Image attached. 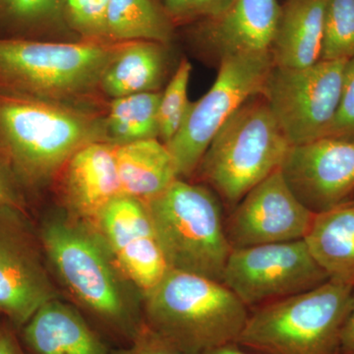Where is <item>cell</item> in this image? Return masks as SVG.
<instances>
[{"label":"cell","instance_id":"6da1fadb","mask_svg":"<svg viewBox=\"0 0 354 354\" xmlns=\"http://www.w3.org/2000/svg\"><path fill=\"white\" fill-rule=\"evenodd\" d=\"M106 141L104 118L88 106L0 93V144L24 183L41 185L82 147Z\"/></svg>","mask_w":354,"mask_h":354},{"label":"cell","instance_id":"7a4b0ae2","mask_svg":"<svg viewBox=\"0 0 354 354\" xmlns=\"http://www.w3.org/2000/svg\"><path fill=\"white\" fill-rule=\"evenodd\" d=\"M144 298L147 327L184 354L236 342L250 312L221 281L176 270Z\"/></svg>","mask_w":354,"mask_h":354},{"label":"cell","instance_id":"3957f363","mask_svg":"<svg viewBox=\"0 0 354 354\" xmlns=\"http://www.w3.org/2000/svg\"><path fill=\"white\" fill-rule=\"evenodd\" d=\"M41 242L71 295L106 334L128 346L143 326V315L125 299L118 268L97 234L78 221L55 218L44 223Z\"/></svg>","mask_w":354,"mask_h":354},{"label":"cell","instance_id":"277c9868","mask_svg":"<svg viewBox=\"0 0 354 354\" xmlns=\"http://www.w3.org/2000/svg\"><path fill=\"white\" fill-rule=\"evenodd\" d=\"M125 43L0 39V85L15 94L88 106Z\"/></svg>","mask_w":354,"mask_h":354},{"label":"cell","instance_id":"5b68a950","mask_svg":"<svg viewBox=\"0 0 354 354\" xmlns=\"http://www.w3.org/2000/svg\"><path fill=\"white\" fill-rule=\"evenodd\" d=\"M353 288L329 279L251 310L236 342L252 354H339Z\"/></svg>","mask_w":354,"mask_h":354},{"label":"cell","instance_id":"8992f818","mask_svg":"<svg viewBox=\"0 0 354 354\" xmlns=\"http://www.w3.org/2000/svg\"><path fill=\"white\" fill-rule=\"evenodd\" d=\"M146 205L169 269L221 283L232 247L220 197L207 186L177 178Z\"/></svg>","mask_w":354,"mask_h":354},{"label":"cell","instance_id":"52a82bcc","mask_svg":"<svg viewBox=\"0 0 354 354\" xmlns=\"http://www.w3.org/2000/svg\"><path fill=\"white\" fill-rule=\"evenodd\" d=\"M290 147L265 97L257 95L216 133L197 171L232 209L249 191L279 171Z\"/></svg>","mask_w":354,"mask_h":354},{"label":"cell","instance_id":"ba28073f","mask_svg":"<svg viewBox=\"0 0 354 354\" xmlns=\"http://www.w3.org/2000/svg\"><path fill=\"white\" fill-rule=\"evenodd\" d=\"M272 66L271 53L221 58L215 82L201 99L190 102L176 136L165 144L179 178H189L197 171L216 133L242 104L262 94Z\"/></svg>","mask_w":354,"mask_h":354},{"label":"cell","instance_id":"9c48e42d","mask_svg":"<svg viewBox=\"0 0 354 354\" xmlns=\"http://www.w3.org/2000/svg\"><path fill=\"white\" fill-rule=\"evenodd\" d=\"M346 60L272 66L262 95L291 145L324 138L337 111Z\"/></svg>","mask_w":354,"mask_h":354},{"label":"cell","instance_id":"30bf717a","mask_svg":"<svg viewBox=\"0 0 354 354\" xmlns=\"http://www.w3.org/2000/svg\"><path fill=\"white\" fill-rule=\"evenodd\" d=\"M329 277L304 239L232 249L221 283L249 311L315 288Z\"/></svg>","mask_w":354,"mask_h":354},{"label":"cell","instance_id":"8fae6325","mask_svg":"<svg viewBox=\"0 0 354 354\" xmlns=\"http://www.w3.org/2000/svg\"><path fill=\"white\" fill-rule=\"evenodd\" d=\"M93 225L118 271L143 295L171 270L145 202L121 195L102 209Z\"/></svg>","mask_w":354,"mask_h":354},{"label":"cell","instance_id":"7c38bea8","mask_svg":"<svg viewBox=\"0 0 354 354\" xmlns=\"http://www.w3.org/2000/svg\"><path fill=\"white\" fill-rule=\"evenodd\" d=\"M21 213L0 209V313L18 329L44 304L57 298Z\"/></svg>","mask_w":354,"mask_h":354},{"label":"cell","instance_id":"4fadbf2b","mask_svg":"<svg viewBox=\"0 0 354 354\" xmlns=\"http://www.w3.org/2000/svg\"><path fill=\"white\" fill-rule=\"evenodd\" d=\"M279 171L305 208L324 213L354 197V143L321 138L291 145Z\"/></svg>","mask_w":354,"mask_h":354},{"label":"cell","instance_id":"5bb4252c","mask_svg":"<svg viewBox=\"0 0 354 354\" xmlns=\"http://www.w3.org/2000/svg\"><path fill=\"white\" fill-rule=\"evenodd\" d=\"M315 214L305 208L279 171L249 191L225 218L232 249L304 239Z\"/></svg>","mask_w":354,"mask_h":354},{"label":"cell","instance_id":"9a60e30c","mask_svg":"<svg viewBox=\"0 0 354 354\" xmlns=\"http://www.w3.org/2000/svg\"><path fill=\"white\" fill-rule=\"evenodd\" d=\"M62 195L71 215L91 225L102 209L121 196L115 145L97 141L77 151L64 169Z\"/></svg>","mask_w":354,"mask_h":354},{"label":"cell","instance_id":"2e32d148","mask_svg":"<svg viewBox=\"0 0 354 354\" xmlns=\"http://www.w3.org/2000/svg\"><path fill=\"white\" fill-rule=\"evenodd\" d=\"M279 14L278 0H232L223 12L209 18L207 41L221 58L271 53Z\"/></svg>","mask_w":354,"mask_h":354},{"label":"cell","instance_id":"e0dca14e","mask_svg":"<svg viewBox=\"0 0 354 354\" xmlns=\"http://www.w3.org/2000/svg\"><path fill=\"white\" fill-rule=\"evenodd\" d=\"M28 354H111L101 335L78 310L57 298L22 327Z\"/></svg>","mask_w":354,"mask_h":354},{"label":"cell","instance_id":"ac0fdd59","mask_svg":"<svg viewBox=\"0 0 354 354\" xmlns=\"http://www.w3.org/2000/svg\"><path fill=\"white\" fill-rule=\"evenodd\" d=\"M326 0H286L271 53L274 66L304 68L321 60Z\"/></svg>","mask_w":354,"mask_h":354},{"label":"cell","instance_id":"d6986e66","mask_svg":"<svg viewBox=\"0 0 354 354\" xmlns=\"http://www.w3.org/2000/svg\"><path fill=\"white\" fill-rule=\"evenodd\" d=\"M304 239L330 279L354 288V198L317 214Z\"/></svg>","mask_w":354,"mask_h":354},{"label":"cell","instance_id":"ffe728a7","mask_svg":"<svg viewBox=\"0 0 354 354\" xmlns=\"http://www.w3.org/2000/svg\"><path fill=\"white\" fill-rule=\"evenodd\" d=\"M115 160L122 195L140 201H150L179 178L171 152L158 139L115 146Z\"/></svg>","mask_w":354,"mask_h":354},{"label":"cell","instance_id":"44dd1931","mask_svg":"<svg viewBox=\"0 0 354 354\" xmlns=\"http://www.w3.org/2000/svg\"><path fill=\"white\" fill-rule=\"evenodd\" d=\"M165 44L127 41L104 70L101 92L111 99L157 92L165 73Z\"/></svg>","mask_w":354,"mask_h":354},{"label":"cell","instance_id":"7402d4cb","mask_svg":"<svg viewBox=\"0 0 354 354\" xmlns=\"http://www.w3.org/2000/svg\"><path fill=\"white\" fill-rule=\"evenodd\" d=\"M171 37L169 17L153 0H109V41H147L165 44L171 41Z\"/></svg>","mask_w":354,"mask_h":354},{"label":"cell","instance_id":"603a6c76","mask_svg":"<svg viewBox=\"0 0 354 354\" xmlns=\"http://www.w3.org/2000/svg\"><path fill=\"white\" fill-rule=\"evenodd\" d=\"M162 94L145 92L113 99L104 116L106 140L118 146L158 139V113Z\"/></svg>","mask_w":354,"mask_h":354},{"label":"cell","instance_id":"cb8c5ba5","mask_svg":"<svg viewBox=\"0 0 354 354\" xmlns=\"http://www.w3.org/2000/svg\"><path fill=\"white\" fill-rule=\"evenodd\" d=\"M354 57V0H326L321 60Z\"/></svg>","mask_w":354,"mask_h":354},{"label":"cell","instance_id":"d4e9b609","mask_svg":"<svg viewBox=\"0 0 354 354\" xmlns=\"http://www.w3.org/2000/svg\"><path fill=\"white\" fill-rule=\"evenodd\" d=\"M191 71L190 62L183 59L160 97L158 113V138L162 143H169L176 136L189 109L188 86Z\"/></svg>","mask_w":354,"mask_h":354},{"label":"cell","instance_id":"484cf974","mask_svg":"<svg viewBox=\"0 0 354 354\" xmlns=\"http://www.w3.org/2000/svg\"><path fill=\"white\" fill-rule=\"evenodd\" d=\"M66 0H0V20L19 27L59 24Z\"/></svg>","mask_w":354,"mask_h":354},{"label":"cell","instance_id":"4316f807","mask_svg":"<svg viewBox=\"0 0 354 354\" xmlns=\"http://www.w3.org/2000/svg\"><path fill=\"white\" fill-rule=\"evenodd\" d=\"M109 0H66L65 18L88 41H111L108 38Z\"/></svg>","mask_w":354,"mask_h":354},{"label":"cell","instance_id":"83f0119b","mask_svg":"<svg viewBox=\"0 0 354 354\" xmlns=\"http://www.w3.org/2000/svg\"><path fill=\"white\" fill-rule=\"evenodd\" d=\"M324 138L354 143V57L344 66L339 104Z\"/></svg>","mask_w":354,"mask_h":354},{"label":"cell","instance_id":"f1b7e54d","mask_svg":"<svg viewBox=\"0 0 354 354\" xmlns=\"http://www.w3.org/2000/svg\"><path fill=\"white\" fill-rule=\"evenodd\" d=\"M111 354H184L162 339L144 323L135 339L127 346L111 351Z\"/></svg>","mask_w":354,"mask_h":354},{"label":"cell","instance_id":"f546056e","mask_svg":"<svg viewBox=\"0 0 354 354\" xmlns=\"http://www.w3.org/2000/svg\"><path fill=\"white\" fill-rule=\"evenodd\" d=\"M0 209L22 212L23 203L8 169L0 162Z\"/></svg>","mask_w":354,"mask_h":354},{"label":"cell","instance_id":"4dcf8cb0","mask_svg":"<svg viewBox=\"0 0 354 354\" xmlns=\"http://www.w3.org/2000/svg\"><path fill=\"white\" fill-rule=\"evenodd\" d=\"M10 323L0 325V354H28Z\"/></svg>","mask_w":354,"mask_h":354},{"label":"cell","instance_id":"1f68e13d","mask_svg":"<svg viewBox=\"0 0 354 354\" xmlns=\"http://www.w3.org/2000/svg\"><path fill=\"white\" fill-rule=\"evenodd\" d=\"M339 354H354V288L351 310L342 330Z\"/></svg>","mask_w":354,"mask_h":354},{"label":"cell","instance_id":"d6a6232c","mask_svg":"<svg viewBox=\"0 0 354 354\" xmlns=\"http://www.w3.org/2000/svg\"><path fill=\"white\" fill-rule=\"evenodd\" d=\"M232 0H196L192 14L207 16L208 18L215 17L223 12Z\"/></svg>","mask_w":354,"mask_h":354},{"label":"cell","instance_id":"836d02e7","mask_svg":"<svg viewBox=\"0 0 354 354\" xmlns=\"http://www.w3.org/2000/svg\"><path fill=\"white\" fill-rule=\"evenodd\" d=\"M196 0H165V6L167 13L174 17H183V16L192 14Z\"/></svg>","mask_w":354,"mask_h":354},{"label":"cell","instance_id":"e575fe53","mask_svg":"<svg viewBox=\"0 0 354 354\" xmlns=\"http://www.w3.org/2000/svg\"><path fill=\"white\" fill-rule=\"evenodd\" d=\"M203 354H252L242 348L237 342H230L213 349L206 351Z\"/></svg>","mask_w":354,"mask_h":354},{"label":"cell","instance_id":"d590c367","mask_svg":"<svg viewBox=\"0 0 354 354\" xmlns=\"http://www.w3.org/2000/svg\"><path fill=\"white\" fill-rule=\"evenodd\" d=\"M354 198V197H353Z\"/></svg>","mask_w":354,"mask_h":354}]
</instances>
